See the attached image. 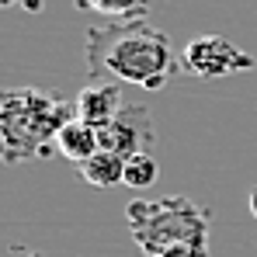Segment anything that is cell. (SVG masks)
<instances>
[{
  "label": "cell",
  "instance_id": "obj_1",
  "mask_svg": "<svg viewBox=\"0 0 257 257\" xmlns=\"http://www.w3.org/2000/svg\"><path fill=\"white\" fill-rule=\"evenodd\" d=\"M87 59L94 80H115V84H136L146 90L167 87L171 77V39L146 25L143 18L118 21L108 28H90L87 35Z\"/></svg>",
  "mask_w": 257,
  "mask_h": 257
},
{
  "label": "cell",
  "instance_id": "obj_2",
  "mask_svg": "<svg viewBox=\"0 0 257 257\" xmlns=\"http://www.w3.org/2000/svg\"><path fill=\"white\" fill-rule=\"evenodd\" d=\"M77 118V104L45 90H4L0 94V160H32L52 153L59 128Z\"/></svg>",
  "mask_w": 257,
  "mask_h": 257
},
{
  "label": "cell",
  "instance_id": "obj_3",
  "mask_svg": "<svg viewBox=\"0 0 257 257\" xmlns=\"http://www.w3.org/2000/svg\"><path fill=\"white\" fill-rule=\"evenodd\" d=\"M254 56L250 52H240L236 45L222 35H198L184 45L181 52V70L191 73V77H202V80H212V77H229V73H243V70H254Z\"/></svg>",
  "mask_w": 257,
  "mask_h": 257
},
{
  "label": "cell",
  "instance_id": "obj_4",
  "mask_svg": "<svg viewBox=\"0 0 257 257\" xmlns=\"http://www.w3.org/2000/svg\"><path fill=\"white\" fill-rule=\"evenodd\" d=\"M150 111L146 108H122V115L111 122V125H104L97 132V139H101V150H108V153H118L122 160L128 157H136V153H146V146H150V118H146Z\"/></svg>",
  "mask_w": 257,
  "mask_h": 257
},
{
  "label": "cell",
  "instance_id": "obj_5",
  "mask_svg": "<svg viewBox=\"0 0 257 257\" xmlns=\"http://www.w3.org/2000/svg\"><path fill=\"white\" fill-rule=\"evenodd\" d=\"M118 115H122V87L115 80H90V87L77 94V118L94 125L97 132L111 125Z\"/></svg>",
  "mask_w": 257,
  "mask_h": 257
},
{
  "label": "cell",
  "instance_id": "obj_6",
  "mask_svg": "<svg viewBox=\"0 0 257 257\" xmlns=\"http://www.w3.org/2000/svg\"><path fill=\"white\" fill-rule=\"evenodd\" d=\"M56 150H59L66 160H73V164H87V160L101 150L97 128L80 122V118H70L66 125L59 128V136H56Z\"/></svg>",
  "mask_w": 257,
  "mask_h": 257
},
{
  "label": "cell",
  "instance_id": "obj_7",
  "mask_svg": "<svg viewBox=\"0 0 257 257\" xmlns=\"http://www.w3.org/2000/svg\"><path fill=\"white\" fill-rule=\"evenodd\" d=\"M80 177L94 188H115L125 181V160L118 153H108V150H97L87 164H80Z\"/></svg>",
  "mask_w": 257,
  "mask_h": 257
},
{
  "label": "cell",
  "instance_id": "obj_8",
  "mask_svg": "<svg viewBox=\"0 0 257 257\" xmlns=\"http://www.w3.org/2000/svg\"><path fill=\"white\" fill-rule=\"evenodd\" d=\"M157 174H160V167H157V160L150 153H136V157L125 160V181L122 184H128V188H150L157 181Z\"/></svg>",
  "mask_w": 257,
  "mask_h": 257
},
{
  "label": "cell",
  "instance_id": "obj_9",
  "mask_svg": "<svg viewBox=\"0 0 257 257\" xmlns=\"http://www.w3.org/2000/svg\"><path fill=\"white\" fill-rule=\"evenodd\" d=\"M139 0H80V7H97V11H128Z\"/></svg>",
  "mask_w": 257,
  "mask_h": 257
},
{
  "label": "cell",
  "instance_id": "obj_10",
  "mask_svg": "<svg viewBox=\"0 0 257 257\" xmlns=\"http://www.w3.org/2000/svg\"><path fill=\"white\" fill-rule=\"evenodd\" d=\"M25 11H32V14L42 11V0H25Z\"/></svg>",
  "mask_w": 257,
  "mask_h": 257
},
{
  "label": "cell",
  "instance_id": "obj_11",
  "mask_svg": "<svg viewBox=\"0 0 257 257\" xmlns=\"http://www.w3.org/2000/svg\"><path fill=\"white\" fill-rule=\"evenodd\" d=\"M250 215H254V219H257V188H254V191H250Z\"/></svg>",
  "mask_w": 257,
  "mask_h": 257
},
{
  "label": "cell",
  "instance_id": "obj_12",
  "mask_svg": "<svg viewBox=\"0 0 257 257\" xmlns=\"http://www.w3.org/2000/svg\"><path fill=\"white\" fill-rule=\"evenodd\" d=\"M18 0H0V11H7V7H14Z\"/></svg>",
  "mask_w": 257,
  "mask_h": 257
},
{
  "label": "cell",
  "instance_id": "obj_13",
  "mask_svg": "<svg viewBox=\"0 0 257 257\" xmlns=\"http://www.w3.org/2000/svg\"><path fill=\"white\" fill-rule=\"evenodd\" d=\"M28 257H42V254H28Z\"/></svg>",
  "mask_w": 257,
  "mask_h": 257
}]
</instances>
